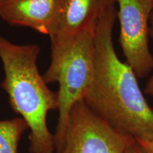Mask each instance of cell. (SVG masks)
Masks as SVG:
<instances>
[{"instance_id":"30bf717a","label":"cell","mask_w":153,"mask_h":153,"mask_svg":"<svg viewBox=\"0 0 153 153\" xmlns=\"http://www.w3.org/2000/svg\"><path fill=\"white\" fill-rule=\"evenodd\" d=\"M126 153H145V152L135 140L128 147V148L126 151Z\"/></svg>"},{"instance_id":"52a82bcc","label":"cell","mask_w":153,"mask_h":153,"mask_svg":"<svg viewBox=\"0 0 153 153\" xmlns=\"http://www.w3.org/2000/svg\"><path fill=\"white\" fill-rule=\"evenodd\" d=\"M60 0H0V18L51 37L60 14Z\"/></svg>"},{"instance_id":"4fadbf2b","label":"cell","mask_w":153,"mask_h":153,"mask_svg":"<svg viewBox=\"0 0 153 153\" xmlns=\"http://www.w3.org/2000/svg\"><path fill=\"white\" fill-rule=\"evenodd\" d=\"M151 1H152V4H153V0H151Z\"/></svg>"},{"instance_id":"8992f818","label":"cell","mask_w":153,"mask_h":153,"mask_svg":"<svg viewBox=\"0 0 153 153\" xmlns=\"http://www.w3.org/2000/svg\"><path fill=\"white\" fill-rule=\"evenodd\" d=\"M115 3L116 0H60L57 24L50 37L48 69L55 68L84 33L94 30L101 17Z\"/></svg>"},{"instance_id":"7c38bea8","label":"cell","mask_w":153,"mask_h":153,"mask_svg":"<svg viewBox=\"0 0 153 153\" xmlns=\"http://www.w3.org/2000/svg\"><path fill=\"white\" fill-rule=\"evenodd\" d=\"M149 34L153 40V11H152L150 17V27H149Z\"/></svg>"},{"instance_id":"277c9868","label":"cell","mask_w":153,"mask_h":153,"mask_svg":"<svg viewBox=\"0 0 153 153\" xmlns=\"http://www.w3.org/2000/svg\"><path fill=\"white\" fill-rule=\"evenodd\" d=\"M135 141L113 128L80 100L70 112L62 146L57 153H126Z\"/></svg>"},{"instance_id":"3957f363","label":"cell","mask_w":153,"mask_h":153,"mask_svg":"<svg viewBox=\"0 0 153 153\" xmlns=\"http://www.w3.org/2000/svg\"><path fill=\"white\" fill-rule=\"evenodd\" d=\"M95 30V29H94ZM94 30L84 33L55 68L43 75L46 83L57 82L58 120L55 130V153L62 148L70 112L83 100L94 74Z\"/></svg>"},{"instance_id":"5b68a950","label":"cell","mask_w":153,"mask_h":153,"mask_svg":"<svg viewBox=\"0 0 153 153\" xmlns=\"http://www.w3.org/2000/svg\"><path fill=\"white\" fill-rule=\"evenodd\" d=\"M120 22L119 41L127 63L137 79L148 77L153 71V55L149 46L151 0H116Z\"/></svg>"},{"instance_id":"ba28073f","label":"cell","mask_w":153,"mask_h":153,"mask_svg":"<svg viewBox=\"0 0 153 153\" xmlns=\"http://www.w3.org/2000/svg\"><path fill=\"white\" fill-rule=\"evenodd\" d=\"M27 130L21 117L0 120V153H18L19 144Z\"/></svg>"},{"instance_id":"7a4b0ae2","label":"cell","mask_w":153,"mask_h":153,"mask_svg":"<svg viewBox=\"0 0 153 153\" xmlns=\"http://www.w3.org/2000/svg\"><path fill=\"white\" fill-rule=\"evenodd\" d=\"M41 47L36 43L19 45L0 35V60L4 76L1 87L11 108L25 120L29 130L30 153H55V135L47 123L49 111L58 108L57 91L40 74L37 60Z\"/></svg>"},{"instance_id":"8fae6325","label":"cell","mask_w":153,"mask_h":153,"mask_svg":"<svg viewBox=\"0 0 153 153\" xmlns=\"http://www.w3.org/2000/svg\"><path fill=\"white\" fill-rule=\"evenodd\" d=\"M153 72V71H152ZM144 92L147 95L150 96V97L153 98V73L151 75L147 82L146 85H145Z\"/></svg>"},{"instance_id":"6da1fadb","label":"cell","mask_w":153,"mask_h":153,"mask_svg":"<svg viewBox=\"0 0 153 153\" xmlns=\"http://www.w3.org/2000/svg\"><path fill=\"white\" fill-rule=\"evenodd\" d=\"M116 6L107 10L94 30V74L83 101L113 128L135 139L153 137V108L136 74L118 57L113 42Z\"/></svg>"},{"instance_id":"9c48e42d","label":"cell","mask_w":153,"mask_h":153,"mask_svg":"<svg viewBox=\"0 0 153 153\" xmlns=\"http://www.w3.org/2000/svg\"><path fill=\"white\" fill-rule=\"evenodd\" d=\"M145 153H153V137L148 138L135 139Z\"/></svg>"}]
</instances>
